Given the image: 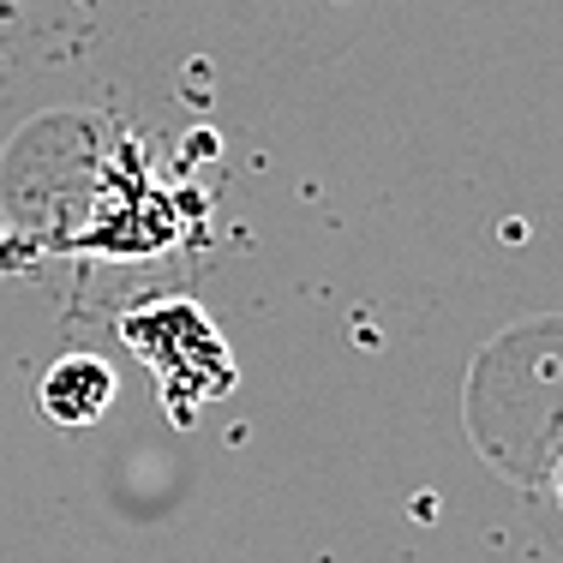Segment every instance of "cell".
<instances>
[{
	"mask_svg": "<svg viewBox=\"0 0 563 563\" xmlns=\"http://www.w3.org/2000/svg\"><path fill=\"white\" fill-rule=\"evenodd\" d=\"M120 342L151 366L156 396L180 426L198 420V408L222 401L234 390V354L228 336L205 318L198 300H156V306H132L120 318Z\"/></svg>",
	"mask_w": 563,
	"mask_h": 563,
	"instance_id": "cell-1",
	"label": "cell"
},
{
	"mask_svg": "<svg viewBox=\"0 0 563 563\" xmlns=\"http://www.w3.org/2000/svg\"><path fill=\"white\" fill-rule=\"evenodd\" d=\"M114 366L102 354H60L55 366L43 372V390H36V401H43V413L55 426H97L102 413L114 408Z\"/></svg>",
	"mask_w": 563,
	"mask_h": 563,
	"instance_id": "cell-2",
	"label": "cell"
},
{
	"mask_svg": "<svg viewBox=\"0 0 563 563\" xmlns=\"http://www.w3.org/2000/svg\"><path fill=\"white\" fill-rule=\"evenodd\" d=\"M552 492H558V504H563V462L552 467Z\"/></svg>",
	"mask_w": 563,
	"mask_h": 563,
	"instance_id": "cell-3",
	"label": "cell"
}]
</instances>
